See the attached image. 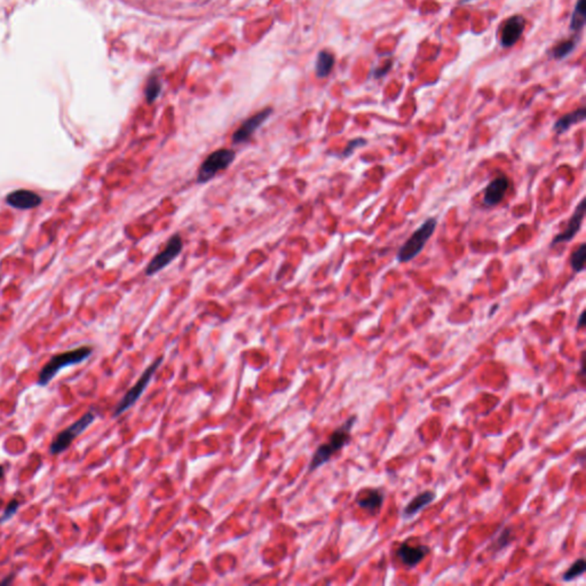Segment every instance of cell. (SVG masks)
Here are the masks:
<instances>
[{"label": "cell", "mask_w": 586, "mask_h": 586, "mask_svg": "<svg viewBox=\"0 0 586 586\" xmlns=\"http://www.w3.org/2000/svg\"><path fill=\"white\" fill-rule=\"evenodd\" d=\"M5 473H6L5 468H3V465H0V481L3 480Z\"/></svg>", "instance_id": "25"}, {"label": "cell", "mask_w": 586, "mask_h": 586, "mask_svg": "<svg viewBox=\"0 0 586 586\" xmlns=\"http://www.w3.org/2000/svg\"><path fill=\"white\" fill-rule=\"evenodd\" d=\"M161 84L159 77L152 76L149 78L147 86H145V96L147 99V103H155L159 94H161Z\"/></svg>", "instance_id": "19"}, {"label": "cell", "mask_w": 586, "mask_h": 586, "mask_svg": "<svg viewBox=\"0 0 586 586\" xmlns=\"http://www.w3.org/2000/svg\"><path fill=\"white\" fill-rule=\"evenodd\" d=\"M429 553L428 547H414L409 543H403L396 552V556L407 567H416Z\"/></svg>", "instance_id": "13"}, {"label": "cell", "mask_w": 586, "mask_h": 586, "mask_svg": "<svg viewBox=\"0 0 586 586\" xmlns=\"http://www.w3.org/2000/svg\"><path fill=\"white\" fill-rule=\"evenodd\" d=\"M161 362H163V357H159L145 370V373H142L138 382H135V385L130 389L129 392L126 393L125 396L121 400V402L116 407L114 417H118V416L124 414L127 409L131 408L135 402L141 398L142 393L145 392L149 382L152 380V375H155L156 370L159 369Z\"/></svg>", "instance_id": "6"}, {"label": "cell", "mask_w": 586, "mask_h": 586, "mask_svg": "<svg viewBox=\"0 0 586 586\" xmlns=\"http://www.w3.org/2000/svg\"><path fill=\"white\" fill-rule=\"evenodd\" d=\"M182 250H184V242H182L181 236L179 234L173 235L168 240L164 250H161L159 254H156L155 257L152 258V261L149 263L148 266L145 268V275L154 276L156 274L161 272L181 254Z\"/></svg>", "instance_id": "7"}, {"label": "cell", "mask_w": 586, "mask_h": 586, "mask_svg": "<svg viewBox=\"0 0 586 586\" xmlns=\"http://www.w3.org/2000/svg\"><path fill=\"white\" fill-rule=\"evenodd\" d=\"M96 418V412L89 410V411L86 412L85 415H82L77 422L71 424L69 427H66V429L60 432L59 434L56 435L53 441L51 443L50 454L56 456V454H62V452H66V449L73 445V442L80 435H82L89 426L92 425Z\"/></svg>", "instance_id": "4"}, {"label": "cell", "mask_w": 586, "mask_h": 586, "mask_svg": "<svg viewBox=\"0 0 586 586\" xmlns=\"http://www.w3.org/2000/svg\"><path fill=\"white\" fill-rule=\"evenodd\" d=\"M585 256H586V245L585 244H580L578 249L574 252L573 256L570 258V265L576 273H580L582 270L585 268Z\"/></svg>", "instance_id": "20"}, {"label": "cell", "mask_w": 586, "mask_h": 586, "mask_svg": "<svg viewBox=\"0 0 586 586\" xmlns=\"http://www.w3.org/2000/svg\"><path fill=\"white\" fill-rule=\"evenodd\" d=\"M576 47V42L575 40H565L562 43H560L558 46L553 50L554 59L562 60L567 56L569 55Z\"/></svg>", "instance_id": "22"}, {"label": "cell", "mask_w": 586, "mask_h": 586, "mask_svg": "<svg viewBox=\"0 0 586 586\" xmlns=\"http://www.w3.org/2000/svg\"><path fill=\"white\" fill-rule=\"evenodd\" d=\"M510 182L505 175H499L487 186L484 190L483 202L487 206H495L503 201Z\"/></svg>", "instance_id": "12"}, {"label": "cell", "mask_w": 586, "mask_h": 586, "mask_svg": "<svg viewBox=\"0 0 586 586\" xmlns=\"http://www.w3.org/2000/svg\"><path fill=\"white\" fill-rule=\"evenodd\" d=\"M366 145V141L364 139H355V140H352V141L348 142V145H347L346 149L344 150L343 152V157H348V156L352 155L354 150L356 148H359V147H363V145Z\"/></svg>", "instance_id": "24"}, {"label": "cell", "mask_w": 586, "mask_h": 586, "mask_svg": "<svg viewBox=\"0 0 586 586\" xmlns=\"http://www.w3.org/2000/svg\"><path fill=\"white\" fill-rule=\"evenodd\" d=\"M384 501V496L378 490H366V494L359 498L356 503L359 507L364 510H369L370 513L375 514L378 512Z\"/></svg>", "instance_id": "16"}, {"label": "cell", "mask_w": 586, "mask_h": 586, "mask_svg": "<svg viewBox=\"0 0 586 586\" xmlns=\"http://www.w3.org/2000/svg\"><path fill=\"white\" fill-rule=\"evenodd\" d=\"M14 580V575H12V576H10H10H8V577H7L6 580H3V582H1V585H5V584L8 583V582H10H10H12V580Z\"/></svg>", "instance_id": "26"}, {"label": "cell", "mask_w": 586, "mask_h": 586, "mask_svg": "<svg viewBox=\"0 0 586 586\" xmlns=\"http://www.w3.org/2000/svg\"><path fill=\"white\" fill-rule=\"evenodd\" d=\"M436 224H438V220L435 217H429L417 231H414V234L400 247L398 252L399 263H409L422 252L427 240L432 238V235L436 229Z\"/></svg>", "instance_id": "3"}, {"label": "cell", "mask_w": 586, "mask_h": 586, "mask_svg": "<svg viewBox=\"0 0 586 586\" xmlns=\"http://www.w3.org/2000/svg\"><path fill=\"white\" fill-rule=\"evenodd\" d=\"M355 416L350 417L345 424L333 432L329 438V441L323 443L317 449V452L314 454L312 461H310V468H308L310 472L314 471V470L322 466L323 464L328 463L333 454L341 450L345 445H348L349 441H350V431L355 424Z\"/></svg>", "instance_id": "2"}, {"label": "cell", "mask_w": 586, "mask_h": 586, "mask_svg": "<svg viewBox=\"0 0 586 586\" xmlns=\"http://www.w3.org/2000/svg\"><path fill=\"white\" fill-rule=\"evenodd\" d=\"M6 203L19 210H31L38 208L43 203V198L35 191L19 189L7 195Z\"/></svg>", "instance_id": "9"}, {"label": "cell", "mask_w": 586, "mask_h": 586, "mask_svg": "<svg viewBox=\"0 0 586 586\" xmlns=\"http://www.w3.org/2000/svg\"><path fill=\"white\" fill-rule=\"evenodd\" d=\"M584 313L580 314V320H578V328L583 326Z\"/></svg>", "instance_id": "27"}, {"label": "cell", "mask_w": 586, "mask_h": 586, "mask_svg": "<svg viewBox=\"0 0 586 586\" xmlns=\"http://www.w3.org/2000/svg\"><path fill=\"white\" fill-rule=\"evenodd\" d=\"M584 214H585V201H582L580 205L577 206L576 210L574 212L573 215L570 217L567 224L566 229L554 238L552 242V247H556L558 244L563 243V242H569L576 236L577 233L580 229L582 222H583Z\"/></svg>", "instance_id": "11"}, {"label": "cell", "mask_w": 586, "mask_h": 586, "mask_svg": "<svg viewBox=\"0 0 586 586\" xmlns=\"http://www.w3.org/2000/svg\"><path fill=\"white\" fill-rule=\"evenodd\" d=\"M235 159H236V152L231 149H217L210 154L202 163L201 168L198 170V184H206L211 181L217 173L227 170L233 164Z\"/></svg>", "instance_id": "5"}, {"label": "cell", "mask_w": 586, "mask_h": 586, "mask_svg": "<svg viewBox=\"0 0 586 586\" xmlns=\"http://www.w3.org/2000/svg\"><path fill=\"white\" fill-rule=\"evenodd\" d=\"M92 347L82 346L52 356L50 361L43 366V369L40 370L39 375H38V379H37V384L40 387H45V386L48 385L53 380L54 377L61 370L68 368L70 366L80 364V363L89 359V356L92 355Z\"/></svg>", "instance_id": "1"}, {"label": "cell", "mask_w": 586, "mask_h": 586, "mask_svg": "<svg viewBox=\"0 0 586 586\" xmlns=\"http://www.w3.org/2000/svg\"><path fill=\"white\" fill-rule=\"evenodd\" d=\"M585 116L586 112L585 109L584 108L577 109L575 112L567 114V115L561 117V118H560L559 121H557V123L554 124V131H556L558 134H562V133L568 131L571 126L575 125L577 123L583 122L584 119H585Z\"/></svg>", "instance_id": "15"}, {"label": "cell", "mask_w": 586, "mask_h": 586, "mask_svg": "<svg viewBox=\"0 0 586 586\" xmlns=\"http://www.w3.org/2000/svg\"><path fill=\"white\" fill-rule=\"evenodd\" d=\"M584 573H585V560H577L570 566L569 569L563 574L562 580L569 582V580H575L577 577L582 576Z\"/></svg>", "instance_id": "21"}, {"label": "cell", "mask_w": 586, "mask_h": 586, "mask_svg": "<svg viewBox=\"0 0 586 586\" xmlns=\"http://www.w3.org/2000/svg\"><path fill=\"white\" fill-rule=\"evenodd\" d=\"M335 66V56L329 51H322L319 53L317 61V75L319 78H326L329 76Z\"/></svg>", "instance_id": "17"}, {"label": "cell", "mask_w": 586, "mask_h": 586, "mask_svg": "<svg viewBox=\"0 0 586 586\" xmlns=\"http://www.w3.org/2000/svg\"><path fill=\"white\" fill-rule=\"evenodd\" d=\"M586 22L585 0H578L574 10L571 21H570V29L574 31H580L583 29Z\"/></svg>", "instance_id": "18"}, {"label": "cell", "mask_w": 586, "mask_h": 586, "mask_svg": "<svg viewBox=\"0 0 586 586\" xmlns=\"http://www.w3.org/2000/svg\"><path fill=\"white\" fill-rule=\"evenodd\" d=\"M468 1H471V0H461V3H468Z\"/></svg>", "instance_id": "28"}, {"label": "cell", "mask_w": 586, "mask_h": 586, "mask_svg": "<svg viewBox=\"0 0 586 586\" xmlns=\"http://www.w3.org/2000/svg\"><path fill=\"white\" fill-rule=\"evenodd\" d=\"M1 506H3V501L0 499V508H1Z\"/></svg>", "instance_id": "29"}, {"label": "cell", "mask_w": 586, "mask_h": 586, "mask_svg": "<svg viewBox=\"0 0 586 586\" xmlns=\"http://www.w3.org/2000/svg\"><path fill=\"white\" fill-rule=\"evenodd\" d=\"M272 112H273L272 108L264 109L242 123V125L235 131L233 135V142L238 145V143H245L249 141L256 131L266 122L267 119L269 118Z\"/></svg>", "instance_id": "8"}, {"label": "cell", "mask_w": 586, "mask_h": 586, "mask_svg": "<svg viewBox=\"0 0 586 586\" xmlns=\"http://www.w3.org/2000/svg\"><path fill=\"white\" fill-rule=\"evenodd\" d=\"M21 503L17 498H13L12 501L5 507L1 517H0V524H5L6 521L10 520L12 517L17 513V510L20 508Z\"/></svg>", "instance_id": "23"}, {"label": "cell", "mask_w": 586, "mask_h": 586, "mask_svg": "<svg viewBox=\"0 0 586 586\" xmlns=\"http://www.w3.org/2000/svg\"><path fill=\"white\" fill-rule=\"evenodd\" d=\"M435 499V492L433 491H424L418 496H416L403 510V515L405 517H411L415 514L418 513L419 510H423L424 507L431 504L432 501Z\"/></svg>", "instance_id": "14"}, {"label": "cell", "mask_w": 586, "mask_h": 586, "mask_svg": "<svg viewBox=\"0 0 586 586\" xmlns=\"http://www.w3.org/2000/svg\"><path fill=\"white\" fill-rule=\"evenodd\" d=\"M526 20L521 15L510 17L504 24L501 30V44L503 47L513 46L524 33Z\"/></svg>", "instance_id": "10"}]
</instances>
